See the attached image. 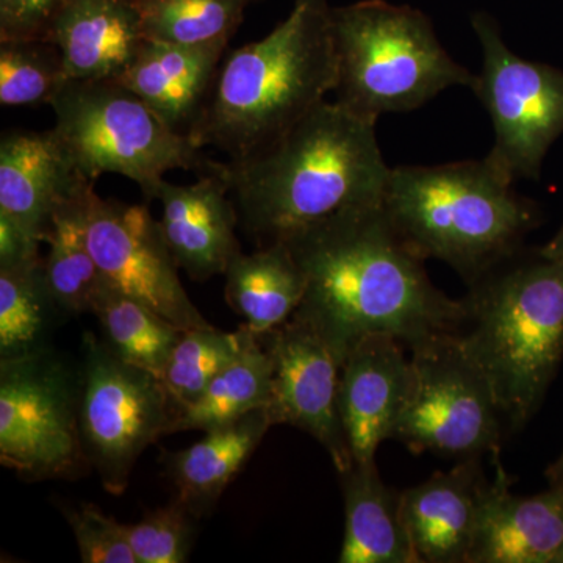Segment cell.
<instances>
[{"mask_svg":"<svg viewBox=\"0 0 563 563\" xmlns=\"http://www.w3.org/2000/svg\"><path fill=\"white\" fill-rule=\"evenodd\" d=\"M224 165L240 225L261 246L340 211L383 202L390 166L376 122L322 101L272 144Z\"/></svg>","mask_w":563,"mask_h":563,"instance_id":"2","label":"cell"},{"mask_svg":"<svg viewBox=\"0 0 563 563\" xmlns=\"http://www.w3.org/2000/svg\"><path fill=\"white\" fill-rule=\"evenodd\" d=\"M272 393V358L261 336L246 328L240 354L191 406L174 417L169 433L221 428L244 415L268 406Z\"/></svg>","mask_w":563,"mask_h":563,"instance_id":"24","label":"cell"},{"mask_svg":"<svg viewBox=\"0 0 563 563\" xmlns=\"http://www.w3.org/2000/svg\"><path fill=\"white\" fill-rule=\"evenodd\" d=\"M87 235L103 279L118 290L181 331L210 325L188 298L161 221L154 220L146 206L102 199L92 190L87 203Z\"/></svg>","mask_w":563,"mask_h":563,"instance_id":"12","label":"cell"},{"mask_svg":"<svg viewBox=\"0 0 563 563\" xmlns=\"http://www.w3.org/2000/svg\"><path fill=\"white\" fill-rule=\"evenodd\" d=\"M472 25L483 49L474 92L495 131L487 158L510 180H539L548 151L563 133V70L515 54L485 11L473 14Z\"/></svg>","mask_w":563,"mask_h":563,"instance_id":"11","label":"cell"},{"mask_svg":"<svg viewBox=\"0 0 563 563\" xmlns=\"http://www.w3.org/2000/svg\"><path fill=\"white\" fill-rule=\"evenodd\" d=\"M80 374L49 347L0 358V462L27 483L91 468L80 437Z\"/></svg>","mask_w":563,"mask_h":563,"instance_id":"8","label":"cell"},{"mask_svg":"<svg viewBox=\"0 0 563 563\" xmlns=\"http://www.w3.org/2000/svg\"><path fill=\"white\" fill-rule=\"evenodd\" d=\"M47 41L58 47L68 80L114 79L144 43L135 0H66Z\"/></svg>","mask_w":563,"mask_h":563,"instance_id":"20","label":"cell"},{"mask_svg":"<svg viewBox=\"0 0 563 563\" xmlns=\"http://www.w3.org/2000/svg\"><path fill=\"white\" fill-rule=\"evenodd\" d=\"M335 85L332 7L295 0L269 35L222 58L191 139L229 161L250 157L325 101Z\"/></svg>","mask_w":563,"mask_h":563,"instance_id":"3","label":"cell"},{"mask_svg":"<svg viewBox=\"0 0 563 563\" xmlns=\"http://www.w3.org/2000/svg\"><path fill=\"white\" fill-rule=\"evenodd\" d=\"M244 339V324L236 332L218 331L211 324L184 332L162 376L174 417L191 406L240 354Z\"/></svg>","mask_w":563,"mask_h":563,"instance_id":"29","label":"cell"},{"mask_svg":"<svg viewBox=\"0 0 563 563\" xmlns=\"http://www.w3.org/2000/svg\"><path fill=\"white\" fill-rule=\"evenodd\" d=\"M410 351L412 385L393 439L415 454L457 461L498 453L501 410L455 333L433 336Z\"/></svg>","mask_w":563,"mask_h":563,"instance_id":"9","label":"cell"},{"mask_svg":"<svg viewBox=\"0 0 563 563\" xmlns=\"http://www.w3.org/2000/svg\"><path fill=\"white\" fill-rule=\"evenodd\" d=\"M95 181L85 179L57 133L9 132L0 141V214L46 242L63 202Z\"/></svg>","mask_w":563,"mask_h":563,"instance_id":"17","label":"cell"},{"mask_svg":"<svg viewBox=\"0 0 563 563\" xmlns=\"http://www.w3.org/2000/svg\"><path fill=\"white\" fill-rule=\"evenodd\" d=\"M269 428L273 422L266 409L254 410L231 424L211 429L187 450L166 455V473L176 487V498L196 518L209 514Z\"/></svg>","mask_w":563,"mask_h":563,"instance_id":"21","label":"cell"},{"mask_svg":"<svg viewBox=\"0 0 563 563\" xmlns=\"http://www.w3.org/2000/svg\"><path fill=\"white\" fill-rule=\"evenodd\" d=\"M470 285L455 332L514 432L542 406L563 361V265L520 250Z\"/></svg>","mask_w":563,"mask_h":563,"instance_id":"4","label":"cell"},{"mask_svg":"<svg viewBox=\"0 0 563 563\" xmlns=\"http://www.w3.org/2000/svg\"><path fill=\"white\" fill-rule=\"evenodd\" d=\"M284 243L307 280L292 317L320 333L342 363L365 336L391 335L412 350L461 328L463 302L432 284L383 202L340 211Z\"/></svg>","mask_w":563,"mask_h":563,"instance_id":"1","label":"cell"},{"mask_svg":"<svg viewBox=\"0 0 563 563\" xmlns=\"http://www.w3.org/2000/svg\"><path fill=\"white\" fill-rule=\"evenodd\" d=\"M251 2H252V0H251Z\"/></svg>","mask_w":563,"mask_h":563,"instance_id":"38","label":"cell"},{"mask_svg":"<svg viewBox=\"0 0 563 563\" xmlns=\"http://www.w3.org/2000/svg\"><path fill=\"white\" fill-rule=\"evenodd\" d=\"M543 255H547L551 261L562 263L563 265V224L558 233L544 246L539 247Z\"/></svg>","mask_w":563,"mask_h":563,"instance_id":"35","label":"cell"},{"mask_svg":"<svg viewBox=\"0 0 563 563\" xmlns=\"http://www.w3.org/2000/svg\"><path fill=\"white\" fill-rule=\"evenodd\" d=\"M40 244L38 239L0 214V266L38 261Z\"/></svg>","mask_w":563,"mask_h":563,"instance_id":"34","label":"cell"},{"mask_svg":"<svg viewBox=\"0 0 563 563\" xmlns=\"http://www.w3.org/2000/svg\"><path fill=\"white\" fill-rule=\"evenodd\" d=\"M547 479L550 484H563V453L559 455L558 461L551 463L547 470Z\"/></svg>","mask_w":563,"mask_h":563,"instance_id":"36","label":"cell"},{"mask_svg":"<svg viewBox=\"0 0 563 563\" xmlns=\"http://www.w3.org/2000/svg\"><path fill=\"white\" fill-rule=\"evenodd\" d=\"M76 537L84 563H139L129 543L125 525L118 523L95 504L60 506Z\"/></svg>","mask_w":563,"mask_h":563,"instance_id":"32","label":"cell"},{"mask_svg":"<svg viewBox=\"0 0 563 563\" xmlns=\"http://www.w3.org/2000/svg\"><path fill=\"white\" fill-rule=\"evenodd\" d=\"M66 80L60 51L51 41H0L3 107L51 106Z\"/></svg>","mask_w":563,"mask_h":563,"instance_id":"30","label":"cell"},{"mask_svg":"<svg viewBox=\"0 0 563 563\" xmlns=\"http://www.w3.org/2000/svg\"><path fill=\"white\" fill-rule=\"evenodd\" d=\"M488 485L474 457L401 492L402 523L418 563H468Z\"/></svg>","mask_w":563,"mask_h":563,"instance_id":"16","label":"cell"},{"mask_svg":"<svg viewBox=\"0 0 563 563\" xmlns=\"http://www.w3.org/2000/svg\"><path fill=\"white\" fill-rule=\"evenodd\" d=\"M344 537L340 563H418L404 528L401 492L387 487L376 462L340 473Z\"/></svg>","mask_w":563,"mask_h":563,"instance_id":"22","label":"cell"},{"mask_svg":"<svg viewBox=\"0 0 563 563\" xmlns=\"http://www.w3.org/2000/svg\"><path fill=\"white\" fill-rule=\"evenodd\" d=\"M510 484L498 465L468 563H554L563 547V484L533 496L514 495Z\"/></svg>","mask_w":563,"mask_h":563,"instance_id":"18","label":"cell"},{"mask_svg":"<svg viewBox=\"0 0 563 563\" xmlns=\"http://www.w3.org/2000/svg\"><path fill=\"white\" fill-rule=\"evenodd\" d=\"M44 257L0 266V358L22 357L47 347L52 318L62 313L52 299Z\"/></svg>","mask_w":563,"mask_h":563,"instance_id":"27","label":"cell"},{"mask_svg":"<svg viewBox=\"0 0 563 563\" xmlns=\"http://www.w3.org/2000/svg\"><path fill=\"white\" fill-rule=\"evenodd\" d=\"M225 47L144 40L117 80L135 92L173 131L191 136L209 101Z\"/></svg>","mask_w":563,"mask_h":563,"instance_id":"19","label":"cell"},{"mask_svg":"<svg viewBox=\"0 0 563 563\" xmlns=\"http://www.w3.org/2000/svg\"><path fill=\"white\" fill-rule=\"evenodd\" d=\"M198 177L191 185L163 180L155 199L162 203V231L177 266L192 280L206 282L224 276L242 252L240 217L221 162Z\"/></svg>","mask_w":563,"mask_h":563,"instance_id":"15","label":"cell"},{"mask_svg":"<svg viewBox=\"0 0 563 563\" xmlns=\"http://www.w3.org/2000/svg\"><path fill=\"white\" fill-rule=\"evenodd\" d=\"M91 313L98 317L106 343L118 357L162 380L166 363L185 331L106 279L92 299Z\"/></svg>","mask_w":563,"mask_h":563,"instance_id":"26","label":"cell"},{"mask_svg":"<svg viewBox=\"0 0 563 563\" xmlns=\"http://www.w3.org/2000/svg\"><path fill=\"white\" fill-rule=\"evenodd\" d=\"M383 206L418 255L448 263L466 284L523 250L542 221L487 157L390 168Z\"/></svg>","mask_w":563,"mask_h":563,"instance_id":"5","label":"cell"},{"mask_svg":"<svg viewBox=\"0 0 563 563\" xmlns=\"http://www.w3.org/2000/svg\"><path fill=\"white\" fill-rule=\"evenodd\" d=\"M81 350V444L103 488L120 496L140 455L169 435L172 401L161 377L122 361L91 333Z\"/></svg>","mask_w":563,"mask_h":563,"instance_id":"10","label":"cell"},{"mask_svg":"<svg viewBox=\"0 0 563 563\" xmlns=\"http://www.w3.org/2000/svg\"><path fill=\"white\" fill-rule=\"evenodd\" d=\"M258 336L272 358V393L265 409L273 426L301 429L324 446L339 474L351 470L354 461L339 407L342 362L335 352L295 317Z\"/></svg>","mask_w":563,"mask_h":563,"instance_id":"13","label":"cell"},{"mask_svg":"<svg viewBox=\"0 0 563 563\" xmlns=\"http://www.w3.org/2000/svg\"><path fill=\"white\" fill-rule=\"evenodd\" d=\"M406 344L391 335H369L347 352L340 368L339 407L354 463L373 462L393 439L412 385Z\"/></svg>","mask_w":563,"mask_h":563,"instance_id":"14","label":"cell"},{"mask_svg":"<svg viewBox=\"0 0 563 563\" xmlns=\"http://www.w3.org/2000/svg\"><path fill=\"white\" fill-rule=\"evenodd\" d=\"M196 517L174 498L135 525H125L129 543L139 563H184L195 543Z\"/></svg>","mask_w":563,"mask_h":563,"instance_id":"31","label":"cell"},{"mask_svg":"<svg viewBox=\"0 0 563 563\" xmlns=\"http://www.w3.org/2000/svg\"><path fill=\"white\" fill-rule=\"evenodd\" d=\"M225 276V302L244 318V325L263 335L290 320L306 296L307 280L287 243L240 252Z\"/></svg>","mask_w":563,"mask_h":563,"instance_id":"23","label":"cell"},{"mask_svg":"<svg viewBox=\"0 0 563 563\" xmlns=\"http://www.w3.org/2000/svg\"><path fill=\"white\" fill-rule=\"evenodd\" d=\"M554 563H563V547L562 550L559 551L558 558H555Z\"/></svg>","mask_w":563,"mask_h":563,"instance_id":"37","label":"cell"},{"mask_svg":"<svg viewBox=\"0 0 563 563\" xmlns=\"http://www.w3.org/2000/svg\"><path fill=\"white\" fill-rule=\"evenodd\" d=\"M332 35L335 101L363 120L420 109L448 88L476 90L477 74L448 54L413 7L387 0L332 7Z\"/></svg>","mask_w":563,"mask_h":563,"instance_id":"6","label":"cell"},{"mask_svg":"<svg viewBox=\"0 0 563 563\" xmlns=\"http://www.w3.org/2000/svg\"><path fill=\"white\" fill-rule=\"evenodd\" d=\"M51 107L54 132L87 180L120 174L152 201L174 169L199 176L217 166L190 135L173 131L121 81L66 80Z\"/></svg>","mask_w":563,"mask_h":563,"instance_id":"7","label":"cell"},{"mask_svg":"<svg viewBox=\"0 0 563 563\" xmlns=\"http://www.w3.org/2000/svg\"><path fill=\"white\" fill-rule=\"evenodd\" d=\"M66 0H0V41L47 40Z\"/></svg>","mask_w":563,"mask_h":563,"instance_id":"33","label":"cell"},{"mask_svg":"<svg viewBox=\"0 0 563 563\" xmlns=\"http://www.w3.org/2000/svg\"><path fill=\"white\" fill-rule=\"evenodd\" d=\"M92 190L95 185L55 210L44 242L49 244L43 262L44 279L55 306L66 314L91 312L92 299L103 280L87 235V203Z\"/></svg>","mask_w":563,"mask_h":563,"instance_id":"25","label":"cell"},{"mask_svg":"<svg viewBox=\"0 0 563 563\" xmlns=\"http://www.w3.org/2000/svg\"><path fill=\"white\" fill-rule=\"evenodd\" d=\"M251 0H135L144 40L180 46L225 44Z\"/></svg>","mask_w":563,"mask_h":563,"instance_id":"28","label":"cell"}]
</instances>
